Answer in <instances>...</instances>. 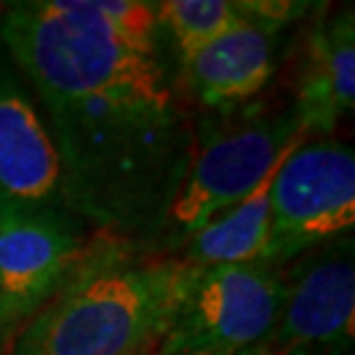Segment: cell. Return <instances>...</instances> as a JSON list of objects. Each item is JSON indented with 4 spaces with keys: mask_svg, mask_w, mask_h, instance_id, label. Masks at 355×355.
<instances>
[{
    "mask_svg": "<svg viewBox=\"0 0 355 355\" xmlns=\"http://www.w3.org/2000/svg\"><path fill=\"white\" fill-rule=\"evenodd\" d=\"M282 270L286 295L257 355H355L353 233L302 254Z\"/></svg>",
    "mask_w": 355,
    "mask_h": 355,
    "instance_id": "7",
    "label": "cell"
},
{
    "mask_svg": "<svg viewBox=\"0 0 355 355\" xmlns=\"http://www.w3.org/2000/svg\"><path fill=\"white\" fill-rule=\"evenodd\" d=\"M189 268L92 233L79 266L12 355H157Z\"/></svg>",
    "mask_w": 355,
    "mask_h": 355,
    "instance_id": "2",
    "label": "cell"
},
{
    "mask_svg": "<svg viewBox=\"0 0 355 355\" xmlns=\"http://www.w3.org/2000/svg\"><path fill=\"white\" fill-rule=\"evenodd\" d=\"M0 46L37 95L69 215L148 254L196 153V113L159 51L62 0L7 3Z\"/></svg>",
    "mask_w": 355,
    "mask_h": 355,
    "instance_id": "1",
    "label": "cell"
},
{
    "mask_svg": "<svg viewBox=\"0 0 355 355\" xmlns=\"http://www.w3.org/2000/svg\"><path fill=\"white\" fill-rule=\"evenodd\" d=\"M304 139L293 104L250 102L196 116V153L148 257H175L187 240L236 203Z\"/></svg>",
    "mask_w": 355,
    "mask_h": 355,
    "instance_id": "3",
    "label": "cell"
},
{
    "mask_svg": "<svg viewBox=\"0 0 355 355\" xmlns=\"http://www.w3.org/2000/svg\"><path fill=\"white\" fill-rule=\"evenodd\" d=\"M277 166L250 196L194 233L175 257L191 270L229 263H263L270 243V187Z\"/></svg>",
    "mask_w": 355,
    "mask_h": 355,
    "instance_id": "11",
    "label": "cell"
},
{
    "mask_svg": "<svg viewBox=\"0 0 355 355\" xmlns=\"http://www.w3.org/2000/svg\"><path fill=\"white\" fill-rule=\"evenodd\" d=\"M328 7V5H325ZM318 10L302 37L291 104L307 137H332L355 109V17L353 7Z\"/></svg>",
    "mask_w": 355,
    "mask_h": 355,
    "instance_id": "10",
    "label": "cell"
},
{
    "mask_svg": "<svg viewBox=\"0 0 355 355\" xmlns=\"http://www.w3.org/2000/svg\"><path fill=\"white\" fill-rule=\"evenodd\" d=\"M284 33L282 28L243 19L222 37L178 62L184 95L203 113L257 102L279 67Z\"/></svg>",
    "mask_w": 355,
    "mask_h": 355,
    "instance_id": "9",
    "label": "cell"
},
{
    "mask_svg": "<svg viewBox=\"0 0 355 355\" xmlns=\"http://www.w3.org/2000/svg\"><path fill=\"white\" fill-rule=\"evenodd\" d=\"M238 0H162L159 33L171 40L178 62L201 51L243 21Z\"/></svg>",
    "mask_w": 355,
    "mask_h": 355,
    "instance_id": "12",
    "label": "cell"
},
{
    "mask_svg": "<svg viewBox=\"0 0 355 355\" xmlns=\"http://www.w3.org/2000/svg\"><path fill=\"white\" fill-rule=\"evenodd\" d=\"M0 203L62 208L60 164L46 120L0 46Z\"/></svg>",
    "mask_w": 355,
    "mask_h": 355,
    "instance_id": "8",
    "label": "cell"
},
{
    "mask_svg": "<svg viewBox=\"0 0 355 355\" xmlns=\"http://www.w3.org/2000/svg\"><path fill=\"white\" fill-rule=\"evenodd\" d=\"M353 224V146L335 137L300 139L272 178L270 243L263 263L286 268L316 247L351 236Z\"/></svg>",
    "mask_w": 355,
    "mask_h": 355,
    "instance_id": "5",
    "label": "cell"
},
{
    "mask_svg": "<svg viewBox=\"0 0 355 355\" xmlns=\"http://www.w3.org/2000/svg\"><path fill=\"white\" fill-rule=\"evenodd\" d=\"M90 238L67 210L0 203V355L65 286Z\"/></svg>",
    "mask_w": 355,
    "mask_h": 355,
    "instance_id": "6",
    "label": "cell"
},
{
    "mask_svg": "<svg viewBox=\"0 0 355 355\" xmlns=\"http://www.w3.org/2000/svg\"><path fill=\"white\" fill-rule=\"evenodd\" d=\"M67 10L86 17L134 46L159 51L157 3L148 0H62Z\"/></svg>",
    "mask_w": 355,
    "mask_h": 355,
    "instance_id": "13",
    "label": "cell"
},
{
    "mask_svg": "<svg viewBox=\"0 0 355 355\" xmlns=\"http://www.w3.org/2000/svg\"><path fill=\"white\" fill-rule=\"evenodd\" d=\"M286 279L266 263L191 270L157 355H257L279 318Z\"/></svg>",
    "mask_w": 355,
    "mask_h": 355,
    "instance_id": "4",
    "label": "cell"
}]
</instances>
